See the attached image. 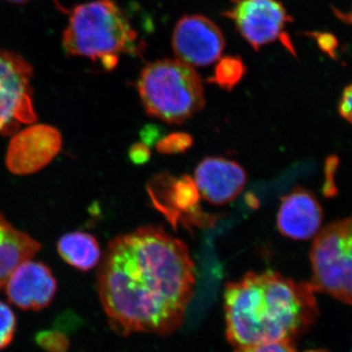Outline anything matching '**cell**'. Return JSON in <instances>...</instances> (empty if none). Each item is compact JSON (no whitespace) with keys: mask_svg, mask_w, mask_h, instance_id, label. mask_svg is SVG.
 <instances>
[{"mask_svg":"<svg viewBox=\"0 0 352 352\" xmlns=\"http://www.w3.org/2000/svg\"><path fill=\"white\" fill-rule=\"evenodd\" d=\"M195 283L188 247L156 226L111 241L97 275L109 324L122 336L175 333L184 321Z\"/></svg>","mask_w":352,"mask_h":352,"instance_id":"cell-1","label":"cell"},{"mask_svg":"<svg viewBox=\"0 0 352 352\" xmlns=\"http://www.w3.org/2000/svg\"><path fill=\"white\" fill-rule=\"evenodd\" d=\"M315 293L274 271L247 273L224 291L227 340L235 347L295 342L317 320Z\"/></svg>","mask_w":352,"mask_h":352,"instance_id":"cell-2","label":"cell"},{"mask_svg":"<svg viewBox=\"0 0 352 352\" xmlns=\"http://www.w3.org/2000/svg\"><path fill=\"white\" fill-rule=\"evenodd\" d=\"M65 52L113 71L122 55L138 54V32L113 0H91L74 7L63 32Z\"/></svg>","mask_w":352,"mask_h":352,"instance_id":"cell-3","label":"cell"},{"mask_svg":"<svg viewBox=\"0 0 352 352\" xmlns=\"http://www.w3.org/2000/svg\"><path fill=\"white\" fill-rule=\"evenodd\" d=\"M138 90L147 115L168 124L187 122L206 103L200 75L178 59L146 65L138 80Z\"/></svg>","mask_w":352,"mask_h":352,"instance_id":"cell-4","label":"cell"},{"mask_svg":"<svg viewBox=\"0 0 352 352\" xmlns=\"http://www.w3.org/2000/svg\"><path fill=\"white\" fill-rule=\"evenodd\" d=\"M309 258L314 291L352 305V214L319 231Z\"/></svg>","mask_w":352,"mask_h":352,"instance_id":"cell-5","label":"cell"},{"mask_svg":"<svg viewBox=\"0 0 352 352\" xmlns=\"http://www.w3.org/2000/svg\"><path fill=\"white\" fill-rule=\"evenodd\" d=\"M32 65L12 51L0 50V135H10L38 120L32 99Z\"/></svg>","mask_w":352,"mask_h":352,"instance_id":"cell-6","label":"cell"},{"mask_svg":"<svg viewBox=\"0 0 352 352\" xmlns=\"http://www.w3.org/2000/svg\"><path fill=\"white\" fill-rule=\"evenodd\" d=\"M148 193L154 207L175 228L179 223L204 226L212 221L210 215L200 210V192L191 176L175 178L168 173L156 175L148 185Z\"/></svg>","mask_w":352,"mask_h":352,"instance_id":"cell-7","label":"cell"},{"mask_svg":"<svg viewBox=\"0 0 352 352\" xmlns=\"http://www.w3.org/2000/svg\"><path fill=\"white\" fill-rule=\"evenodd\" d=\"M232 3L223 12L224 17L232 21L254 50L283 39L285 28L292 18L279 0H232Z\"/></svg>","mask_w":352,"mask_h":352,"instance_id":"cell-8","label":"cell"},{"mask_svg":"<svg viewBox=\"0 0 352 352\" xmlns=\"http://www.w3.org/2000/svg\"><path fill=\"white\" fill-rule=\"evenodd\" d=\"M226 47L221 30L203 15L184 16L173 30L176 59L191 67H204L220 59Z\"/></svg>","mask_w":352,"mask_h":352,"instance_id":"cell-9","label":"cell"},{"mask_svg":"<svg viewBox=\"0 0 352 352\" xmlns=\"http://www.w3.org/2000/svg\"><path fill=\"white\" fill-rule=\"evenodd\" d=\"M62 143L60 131L47 124H36L16 132L7 150V168L16 175L38 173L57 156Z\"/></svg>","mask_w":352,"mask_h":352,"instance_id":"cell-10","label":"cell"},{"mask_svg":"<svg viewBox=\"0 0 352 352\" xmlns=\"http://www.w3.org/2000/svg\"><path fill=\"white\" fill-rule=\"evenodd\" d=\"M6 293L9 302L24 310L47 307L57 292V281L45 264L25 261L7 280Z\"/></svg>","mask_w":352,"mask_h":352,"instance_id":"cell-11","label":"cell"},{"mask_svg":"<svg viewBox=\"0 0 352 352\" xmlns=\"http://www.w3.org/2000/svg\"><path fill=\"white\" fill-rule=\"evenodd\" d=\"M247 173L237 162L222 157L204 159L195 170L200 195L210 204L224 206L237 198L247 183Z\"/></svg>","mask_w":352,"mask_h":352,"instance_id":"cell-12","label":"cell"},{"mask_svg":"<svg viewBox=\"0 0 352 352\" xmlns=\"http://www.w3.org/2000/svg\"><path fill=\"white\" fill-rule=\"evenodd\" d=\"M323 217V208L314 194L296 187L281 199L277 214L278 230L291 239L309 240L320 231Z\"/></svg>","mask_w":352,"mask_h":352,"instance_id":"cell-13","label":"cell"},{"mask_svg":"<svg viewBox=\"0 0 352 352\" xmlns=\"http://www.w3.org/2000/svg\"><path fill=\"white\" fill-rule=\"evenodd\" d=\"M39 250L38 241L18 230L0 214V289L18 266L34 258Z\"/></svg>","mask_w":352,"mask_h":352,"instance_id":"cell-14","label":"cell"},{"mask_svg":"<svg viewBox=\"0 0 352 352\" xmlns=\"http://www.w3.org/2000/svg\"><path fill=\"white\" fill-rule=\"evenodd\" d=\"M57 250L67 263L80 270H90L101 261L98 241L88 233L66 234L58 241Z\"/></svg>","mask_w":352,"mask_h":352,"instance_id":"cell-15","label":"cell"},{"mask_svg":"<svg viewBox=\"0 0 352 352\" xmlns=\"http://www.w3.org/2000/svg\"><path fill=\"white\" fill-rule=\"evenodd\" d=\"M247 67L239 56L220 58L215 66L214 75L208 78V82L214 83L221 89L231 91L244 78Z\"/></svg>","mask_w":352,"mask_h":352,"instance_id":"cell-16","label":"cell"},{"mask_svg":"<svg viewBox=\"0 0 352 352\" xmlns=\"http://www.w3.org/2000/svg\"><path fill=\"white\" fill-rule=\"evenodd\" d=\"M193 138L186 132H175L160 139L156 150L161 154H180L190 149L193 145Z\"/></svg>","mask_w":352,"mask_h":352,"instance_id":"cell-17","label":"cell"},{"mask_svg":"<svg viewBox=\"0 0 352 352\" xmlns=\"http://www.w3.org/2000/svg\"><path fill=\"white\" fill-rule=\"evenodd\" d=\"M36 342L46 352H67L69 351V338L56 330L41 331L36 333Z\"/></svg>","mask_w":352,"mask_h":352,"instance_id":"cell-18","label":"cell"},{"mask_svg":"<svg viewBox=\"0 0 352 352\" xmlns=\"http://www.w3.org/2000/svg\"><path fill=\"white\" fill-rule=\"evenodd\" d=\"M17 327V318L9 305L0 302V351L12 342Z\"/></svg>","mask_w":352,"mask_h":352,"instance_id":"cell-19","label":"cell"},{"mask_svg":"<svg viewBox=\"0 0 352 352\" xmlns=\"http://www.w3.org/2000/svg\"><path fill=\"white\" fill-rule=\"evenodd\" d=\"M235 352H298L293 342H268L254 346L235 347Z\"/></svg>","mask_w":352,"mask_h":352,"instance_id":"cell-20","label":"cell"},{"mask_svg":"<svg viewBox=\"0 0 352 352\" xmlns=\"http://www.w3.org/2000/svg\"><path fill=\"white\" fill-rule=\"evenodd\" d=\"M129 159L134 164H144L148 163L151 157L150 147L144 143H135L129 150Z\"/></svg>","mask_w":352,"mask_h":352,"instance_id":"cell-21","label":"cell"},{"mask_svg":"<svg viewBox=\"0 0 352 352\" xmlns=\"http://www.w3.org/2000/svg\"><path fill=\"white\" fill-rule=\"evenodd\" d=\"M340 115L352 124V85L344 89L339 103Z\"/></svg>","mask_w":352,"mask_h":352,"instance_id":"cell-22","label":"cell"},{"mask_svg":"<svg viewBox=\"0 0 352 352\" xmlns=\"http://www.w3.org/2000/svg\"><path fill=\"white\" fill-rule=\"evenodd\" d=\"M141 139L146 145H151L160 140V129L155 126H147L141 131Z\"/></svg>","mask_w":352,"mask_h":352,"instance_id":"cell-23","label":"cell"},{"mask_svg":"<svg viewBox=\"0 0 352 352\" xmlns=\"http://www.w3.org/2000/svg\"><path fill=\"white\" fill-rule=\"evenodd\" d=\"M6 1L12 2V3H25L29 0H6Z\"/></svg>","mask_w":352,"mask_h":352,"instance_id":"cell-24","label":"cell"}]
</instances>
